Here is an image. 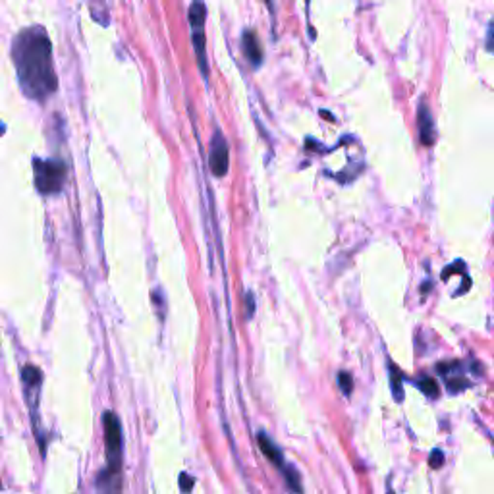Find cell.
Listing matches in <instances>:
<instances>
[{
  "mask_svg": "<svg viewBox=\"0 0 494 494\" xmlns=\"http://www.w3.org/2000/svg\"><path fill=\"white\" fill-rule=\"evenodd\" d=\"M14 62L21 89L33 99H47L56 89L53 47L43 28L21 31L14 43Z\"/></svg>",
  "mask_w": 494,
  "mask_h": 494,
  "instance_id": "cell-1",
  "label": "cell"
},
{
  "mask_svg": "<svg viewBox=\"0 0 494 494\" xmlns=\"http://www.w3.org/2000/svg\"><path fill=\"white\" fill-rule=\"evenodd\" d=\"M35 170V186L43 196H53L58 193L64 186L66 168L58 160H39L35 159L33 164Z\"/></svg>",
  "mask_w": 494,
  "mask_h": 494,
  "instance_id": "cell-2",
  "label": "cell"
},
{
  "mask_svg": "<svg viewBox=\"0 0 494 494\" xmlns=\"http://www.w3.org/2000/svg\"><path fill=\"white\" fill-rule=\"evenodd\" d=\"M104 427V446H106V459L111 471H118L122 464V425L118 415L108 411L103 419Z\"/></svg>",
  "mask_w": 494,
  "mask_h": 494,
  "instance_id": "cell-3",
  "label": "cell"
},
{
  "mask_svg": "<svg viewBox=\"0 0 494 494\" xmlns=\"http://www.w3.org/2000/svg\"><path fill=\"white\" fill-rule=\"evenodd\" d=\"M209 164L213 174L218 178H222L228 174V143L222 137L220 130L215 131L213 141H211V157H209Z\"/></svg>",
  "mask_w": 494,
  "mask_h": 494,
  "instance_id": "cell-4",
  "label": "cell"
},
{
  "mask_svg": "<svg viewBox=\"0 0 494 494\" xmlns=\"http://www.w3.org/2000/svg\"><path fill=\"white\" fill-rule=\"evenodd\" d=\"M417 128H419V141L425 147H433L437 141V128H435V118L429 106L425 103L419 104L417 108Z\"/></svg>",
  "mask_w": 494,
  "mask_h": 494,
  "instance_id": "cell-5",
  "label": "cell"
},
{
  "mask_svg": "<svg viewBox=\"0 0 494 494\" xmlns=\"http://www.w3.org/2000/svg\"><path fill=\"white\" fill-rule=\"evenodd\" d=\"M242 47H243V53H245V56H247V60L251 62V66H261L263 62V47H261V41H259V37H257V33H253V31H245L243 33V39H242Z\"/></svg>",
  "mask_w": 494,
  "mask_h": 494,
  "instance_id": "cell-6",
  "label": "cell"
},
{
  "mask_svg": "<svg viewBox=\"0 0 494 494\" xmlns=\"http://www.w3.org/2000/svg\"><path fill=\"white\" fill-rule=\"evenodd\" d=\"M257 442H259V448H261V452L265 454V457H267L271 464H274L278 469H284V467H286L282 450H280V448L276 446V444H274L265 433H259V435H257Z\"/></svg>",
  "mask_w": 494,
  "mask_h": 494,
  "instance_id": "cell-7",
  "label": "cell"
},
{
  "mask_svg": "<svg viewBox=\"0 0 494 494\" xmlns=\"http://www.w3.org/2000/svg\"><path fill=\"white\" fill-rule=\"evenodd\" d=\"M388 377H390V390L394 400L401 401L403 400V374L394 361H388Z\"/></svg>",
  "mask_w": 494,
  "mask_h": 494,
  "instance_id": "cell-8",
  "label": "cell"
},
{
  "mask_svg": "<svg viewBox=\"0 0 494 494\" xmlns=\"http://www.w3.org/2000/svg\"><path fill=\"white\" fill-rule=\"evenodd\" d=\"M205 6L201 0H196L191 2V8H189V23H191V29H203V23H205Z\"/></svg>",
  "mask_w": 494,
  "mask_h": 494,
  "instance_id": "cell-9",
  "label": "cell"
},
{
  "mask_svg": "<svg viewBox=\"0 0 494 494\" xmlns=\"http://www.w3.org/2000/svg\"><path fill=\"white\" fill-rule=\"evenodd\" d=\"M417 388H419L427 398H433V400H437L440 396V388H439V383L433 379V377H421V379H417Z\"/></svg>",
  "mask_w": 494,
  "mask_h": 494,
  "instance_id": "cell-10",
  "label": "cell"
},
{
  "mask_svg": "<svg viewBox=\"0 0 494 494\" xmlns=\"http://www.w3.org/2000/svg\"><path fill=\"white\" fill-rule=\"evenodd\" d=\"M21 379H23V383L28 384L29 388H35V386H39V384H41L43 374H41V371H39L37 367H33V365H26V367H23V371H21Z\"/></svg>",
  "mask_w": 494,
  "mask_h": 494,
  "instance_id": "cell-11",
  "label": "cell"
},
{
  "mask_svg": "<svg viewBox=\"0 0 494 494\" xmlns=\"http://www.w3.org/2000/svg\"><path fill=\"white\" fill-rule=\"evenodd\" d=\"M284 477H286V483H288V486L294 491L296 494L301 493V481H299V473L294 469V467L286 466L284 469Z\"/></svg>",
  "mask_w": 494,
  "mask_h": 494,
  "instance_id": "cell-12",
  "label": "cell"
},
{
  "mask_svg": "<svg viewBox=\"0 0 494 494\" xmlns=\"http://www.w3.org/2000/svg\"><path fill=\"white\" fill-rule=\"evenodd\" d=\"M338 386H340V390H342V394L344 396H350L352 394V390H354V377L350 373H338Z\"/></svg>",
  "mask_w": 494,
  "mask_h": 494,
  "instance_id": "cell-13",
  "label": "cell"
},
{
  "mask_svg": "<svg viewBox=\"0 0 494 494\" xmlns=\"http://www.w3.org/2000/svg\"><path fill=\"white\" fill-rule=\"evenodd\" d=\"M446 384H448V390L452 392V394H457V392L466 390L467 386H469V383H467L464 377H450V379H446Z\"/></svg>",
  "mask_w": 494,
  "mask_h": 494,
  "instance_id": "cell-14",
  "label": "cell"
},
{
  "mask_svg": "<svg viewBox=\"0 0 494 494\" xmlns=\"http://www.w3.org/2000/svg\"><path fill=\"white\" fill-rule=\"evenodd\" d=\"M442 464H444V452L439 450V448H435L433 454L429 456V466L433 469H439V467H442Z\"/></svg>",
  "mask_w": 494,
  "mask_h": 494,
  "instance_id": "cell-15",
  "label": "cell"
},
{
  "mask_svg": "<svg viewBox=\"0 0 494 494\" xmlns=\"http://www.w3.org/2000/svg\"><path fill=\"white\" fill-rule=\"evenodd\" d=\"M454 272H466V263L464 261H456L454 265H450V267H446L444 269V272H442V278L446 280V278H450Z\"/></svg>",
  "mask_w": 494,
  "mask_h": 494,
  "instance_id": "cell-16",
  "label": "cell"
},
{
  "mask_svg": "<svg viewBox=\"0 0 494 494\" xmlns=\"http://www.w3.org/2000/svg\"><path fill=\"white\" fill-rule=\"evenodd\" d=\"M486 48L494 53V21H491L488 26V33H486Z\"/></svg>",
  "mask_w": 494,
  "mask_h": 494,
  "instance_id": "cell-17",
  "label": "cell"
},
{
  "mask_svg": "<svg viewBox=\"0 0 494 494\" xmlns=\"http://www.w3.org/2000/svg\"><path fill=\"white\" fill-rule=\"evenodd\" d=\"M180 485H182V491H184V493H189V488L193 486V479H189L186 473H182V477H180Z\"/></svg>",
  "mask_w": 494,
  "mask_h": 494,
  "instance_id": "cell-18",
  "label": "cell"
},
{
  "mask_svg": "<svg viewBox=\"0 0 494 494\" xmlns=\"http://www.w3.org/2000/svg\"><path fill=\"white\" fill-rule=\"evenodd\" d=\"M253 294H247V317H251L253 315Z\"/></svg>",
  "mask_w": 494,
  "mask_h": 494,
  "instance_id": "cell-19",
  "label": "cell"
},
{
  "mask_svg": "<svg viewBox=\"0 0 494 494\" xmlns=\"http://www.w3.org/2000/svg\"><path fill=\"white\" fill-rule=\"evenodd\" d=\"M2 133H4V126L0 124V135H2Z\"/></svg>",
  "mask_w": 494,
  "mask_h": 494,
  "instance_id": "cell-20",
  "label": "cell"
},
{
  "mask_svg": "<svg viewBox=\"0 0 494 494\" xmlns=\"http://www.w3.org/2000/svg\"><path fill=\"white\" fill-rule=\"evenodd\" d=\"M267 2H269V4H271V0H267Z\"/></svg>",
  "mask_w": 494,
  "mask_h": 494,
  "instance_id": "cell-21",
  "label": "cell"
}]
</instances>
